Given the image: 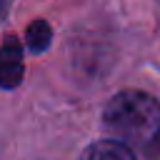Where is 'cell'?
Wrapping results in <instances>:
<instances>
[{"label":"cell","instance_id":"1","mask_svg":"<svg viewBox=\"0 0 160 160\" xmlns=\"http://www.w3.org/2000/svg\"><path fill=\"white\" fill-rule=\"evenodd\" d=\"M102 122L110 135L145 158H160V102L140 90H122L105 105Z\"/></svg>","mask_w":160,"mask_h":160},{"label":"cell","instance_id":"2","mask_svg":"<svg viewBox=\"0 0 160 160\" xmlns=\"http://www.w3.org/2000/svg\"><path fill=\"white\" fill-rule=\"evenodd\" d=\"M22 48L15 38H8L0 45V88L12 90L22 80Z\"/></svg>","mask_w":160,"mask_h":160},{"label":"cell","instance_id":"3","mask_svg":"<svg viewBox=\"0 0 160 160\" xmlns=\"http://www.w3.org/2000/svg\"><path fill=\"white\" fill-rule=\"evenodd\" d=\"M80 160H135V152L125 142H120V140L112 138V140H98V142H92L82 152Z\"/></svg>","mask_w":160,"mask_h":160},{"label":"cell","instance_id":"4","mask_svg":"<svg viewBox=\"0 0 160 160\" xmlns=\"http://www.w3.org/2000/svg\"><path fill=\"white\" fill-rule=\"evenodd\" d=\"M50 40H52V30H50V25H48L45 20L30 22V28H28V48H30L32 52L48 50Z\"/></svg>","mask_w":160,"mask_h":160},{"label":"cell","instance_id":"5","mask_svg":"<svg viewBox=\"0 0 160 160\" xmlns=\"http://www.w3.org/2000/svg\"><path fill=\"white\" fill-rule=\"evenodd\" d=\"M10 5H12V0H0V22L8 18V12H10Z\"/></svg>","mask_w":160,"mask_h":160},{"label":"cell","instance_id":"6","mask_svg":"<svg viewBox=\"0 0 160 160\" xmlns=\"http://www.w3.org/2000/svg\"><path fill=\"white\" fill-rule=\"evenodd\" d=\"M158 2H160V0H158Z\"/></svg>","mask_w":160,"mask_h":160}]
</instances>
